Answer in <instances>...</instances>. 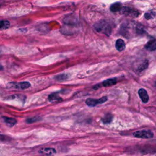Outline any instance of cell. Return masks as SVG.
<instances>
[{"instance_id": "cell-1", "label": "cell", "mask_w": 156, "mask_h": 156, "mask_svg": "<svg viewBox=\"0 0 156 156\" xmlns=\"http://www.w3.org/2000/svg\"><path fill=\"white\" fill-rule=\"evenodd\" d=\"M94 27L96 30L99 32L105 34L107 35H110L111 34L112 32L111 26L105 21L104 20L100 21L99 22L96 23Z\"/></svg>"}, {"instance_id": "cell-2", "label": "cell", "mask_w": 156, "mask_h": 156, "mask_svg": "<svg viewBox=\"0 0 156 156\" xmlns=\"http://www.w3.org/2000/svg\"><path fill=\"white\" fill-rule=\"evenodd\" d=\"M133 135L135 137L139 139H151L153 137L154 134L152 132L149 130H141L134 132Z\"/></svg>"}, {"instance_id": "cell-3", "label": "cell", "mask_w": 156, "mask_h": 156, "mask_svg": "<svg viewBox=\"0 0 156 156\" xmlns=\"http://www.w3.org/2000/svg\"><path fill=\"white\" fill-rule=\"evenodd\" d=\"M107 101V98L106 96H104L98 100H95L92 98H88L86 100L85 103L88 106H89V107H95L98 104H103Z\"/></svg>"}, {"instance_id": "cell-4", "label": "cell", "mask_w": 156, "mask_h": 156, "mask_svg": "<svg viewBox=\"0 0 156 156\" xmlns=\"http://www.w3.org/2000/svg\"><path fill=\"white\" fill-rule=\"evenodd\" d=\"M9 85L11 87H14L16 89L18 90H24L31 87V84L29 82H10Z\"/></svg>"}, {"instance_id": "cell-5", "label": "cell", "mask_w": 156, "mask_h": 156, "mask_svg": "<svg viewBox=\"0 0 156 156\" xmlns=\"http://www.w3.org/2000/svg\"><path fill=\"white\" fill-rule=\"evenodd\" d=\"M121 11L123 14L132 17H136L139 15V13L137 11H135V10H134L129 7H123L121 10Z\"/></svg>"}, {"instance_id": "cell-6", "label": "cell", "mask_w": 156, "mask_h": 156, "mask_svg": "<svg viewBox=\"0 0 156 156\" xmlns=\"http://www.w3.org/2000/svg\"><path fill=\"white\" fill-rule=\"evenodd\" d=\"M116 78H111V79H109L103 81L102 82V84H101V85L100 84H98V85H96L94 86L93 89H99V88H100L101 86L105 87H110V86H112V85H113L116 84Z\"/></svg>"}, {"instance_id": "cell-7", "label": "cell", "mask_w": 156, "mask_h": 156, "mask_svg": "<svg viewBox=\"0 0 156 156\" xmlns=\"http://www.w3.org/2000/svg\"><path fill=\"white\" fill-rule=\"evenodd\" d=\"M1 120L3 123L6 124L9 127H12L15 126L17 123V120L15 118H9V117H7V116H2L1 118Z\"/></svg>"}, {"instance_id": "cell-8", "label": "cell", "mask_w": 156, "mask_h": 156, "mask_svg": "<svg viewBox=\"0 0 156 156\" xmlns=\"http://www.w3.org/2000/svg\"><path fill=\"white\" fill-rule=\"evenodd\" d=\"M139 95L140 98V99L144 103H148L149 101V96L146 92V90L144 89H140L139 90Z\"/></svg>"}, {"instance_id": "cell-9", "label": "cell", "mask_w": 156, "mask_h": 156, "mask_svg": "<svg viewBox=\"0 0 156 156\" xmlns=\"http://www.w3.org/2000/svg\"><path fill=\"white\" fill-rule=\"evenodd\" d=\"M39 153L47 155H53L56 153V150L53 148H43L40 150Z\"/></svg>"}, {"instance_id": "cell-10", "label": "cell", "mask_w": 156, "mask_h": 156, "mask_svg": "<svg viewBox=\"0 0 156 156\" xmlns=\"http://www.w3.org/2000/svg\"><path fill=\"white\" fill-rule=\"evenodd\" d=\"M48 100L51 103H60L62 101V98H61L56 93H53L49 95Z\"/></svg>"}, {"instance_id": "cell-11", "label": "cell", "mask_w": 156, "mask_h": 156, "mask_svg": "<svg viewBox=\"0 0 156 156\" xmlns=\"http://www.w3.org/2000/svg\"><path fill=\"white\" fill-rule=\"evenodd\" d=\"M145 48L149 51L156 50V40H151L145 45Z\"/></svg>"}, {"instance_id": "cell-12", "label": "cell", "mask_w": 156, "mask_h": 156, "mask_svg": "<svg viewBox=\"0 0 156 156\" xmlns=\"http://www.w3.org/2000/svg\"><path fill=\"white\" fill-rule=\"evenodd\" d=\"M115 48L118 51H123L126 48V44L122 39H118L115 43Z\"/></svg>"}, {"instance_id": "cell-13", "label": "cell", "mask_w": 156, "mask_h": 156, "mask_svg": "<svg viewBox=\"0 0 156 156\" xmlns=\"http://www.w3.org/2000/svg\"><path fill=\"white\" fill-rule=\"evenodd\" d=\"M121 9H122L121 4L119 2L113 3V4L111 5V6L110 7V11L112 12H116L118 11H121Z\"/></svg>"}, {"instance_id": "cell-14", "label": "cell", "mask_w": 156, "mask_h": 156, "mask_svg": "<svg viewBox=\"0 0 156 156\" xmlns=\"http://www.w3.org/2000/svg\"><path fill=\"white\" fill-rule=\"evenodd\" d=\"M149 65V62L148 61H144V62H143L142 63H141V64L139 65V66L136 68V72H142L144 70H145L146 68H148Z\"/></svg>"}, {"instance_id": "cell-15", "label": "cell", "mask_w": 156, "mask_h": 156, "mask_svg": "<svg viewBox=\"0 0 156 156\" xmlns=\"http://www.w3.org/2000/svg\"><path fill=\"white\" fill-rule=\"evenodd\" d=\"M10 26V22L7 20H0V31L4 30L9 28Z\"/></svg>"}, {"instance_id": "cell-16", "label": "cell", "mask_w": 156, "mask_h": 156, "mask_svg": "<svg viewBox=\"0 0 156 156\" xmlns=\"http://www.w3.org/2000/svg\"><path fill=\"white\" fill-rule=\"evenodd\" d=\"M112 119H113L112 115L111 114L108 113V114H106L103 117V118L102 119V121L104 124H109V123H111Z\"/></svg>"}, {"instance_id": "cell-17", "label": "cell", "mask_w": 156, "mask_h": 156, "mask_svg": "<svg viewBox=\"0 0 156 156\" xmlns=\"http://www.w3.org/2000/svg\"><path fill=\"white\" fill-rule=\"evenodd\" d=\"M55 79L58 81H64L67 79L68 78V75L66 74H58L56 76L54 77Z\"/></svg>"}, {"instance_id": "cell-18", "label": "cell", "mask_w": 156, "mask_h": 156, "mask_svg": "<svg viewBox=\"0 0 156 156\" xmlns=\"http://www.w3.org/2000/svg\"><path fill=\"white\" fill-rule=\"evenodd\" d=\"M41 120L42 118H40V117L35 116V117H32V118H29L26 119V121L27 123H35V122L40 121Z\"/></svg>"}, {"instance_id": "cell-19", "label": "cell", "mask_w": 156, "mask_h": 156, "mask_svg": "<svg viewBox=\"0 0 156 156\" xmlns=\"http://www.w3.org/2000/svg\"><path fill=\"white\" fill-rule=\"evenodd\" d=\"M155 15V14L153 12H148V13H146L144 15V18L146 19V20H150L152 18L154 17V16Z\"/></svg>"}, {"instance_id": "cell-20", "label": "cell", "mask_w": 156, "mask_h": 156, "mask_svg": "<svg viewBox=\"0 0 156 156\" xmlns=\"http://www.w3.org/2000/svg\"><path fill=\"white\" fill-rule=\"evenodd\" d=\"M8 139H9V137H8L7 136L0 134V141H5V140H7Z\"/></svg>"}, {"instance_id": "cell-21", "label": "cell", "mask_w": 156, "mask_h": 156, "mask_svg": "<svg viewBox=\"0 0 156 156\" xmlns=\"http://www.w3.org/2000/svg\"><path fill=\"white\" fill-rule=\"evenodd\" d=\"M3 70V67L1 66V65H0V71Z\"/></svg>"}, {"instance_id": "cell-22", "label": "cell", "mask_w": 156, "mask_h": 156, "mask_svg": "<svg viewBox=\"0 0 156 156\" xmlns=\"http://www.w3.org/2000/svg\"><path fill=\"white\" fill-rule=\"evenodd\" d=\"M155 87H156V82H155Z\"/></svg>"}]
</instances>
